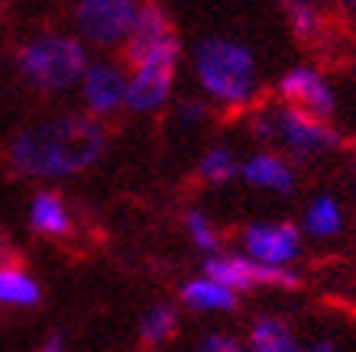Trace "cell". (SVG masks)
Returning a JSON list of instances; mask_svg holds the SVG:
<instances>
[{
    "instance_id": "obj_3",
    "label": "cell",
    "mask_w": 356,
    "mask_h": 352,
    "mask_svg": "<svg viewBox=\"0 0 356 352\" xmlns=\"http://www.w3.org/2000/svg\"><path fill=\"white\" fill-rule=\"evenodd\" d=\"M191 74L211 107L224 113H246L259 103L263 65L256 49L234 36H204L191 49Z\"/></svg>"
},
{
    "instance_id": "obj_19",
    "label": "cell",
    "mask_w": 356,
    "mask_h": 352,
    "mask_svg": "<svg viewBox=\"0 0 356 352\" xmlns=\"http://www.w3.org/2000/svg\"><path fill=\"white\" fill-rule=\"evenodd\" d=\"M181 226H185L188 240L195 246L201 255H217V252H224V236H220V226L214 223V217L201 207H191L185 210L181 217Z\"/></svg>"
},
{
    "instance_id": "obj_15",
    "label": "cell",
    "mask_w": 356,
    "mask_h": 352,
    "mask_svg": "<svg viewBox=\"0 0 356 352\" xmlns=\"http://www.w3.org/2000/svg\"><path fill=\"white\" fill-rule=\"evenodd\" d=\"M301 233L305 240L314 242H334L347 230V210L337 194H314L301 210Z\"/></svg>"
},
{
    "instance_id": "obj_12",
    "label": "cell",
    "mask_w": 356,
    "mask_h": 352,
    "mask_svg": "<svg viewBox=\"0 0 356 352\" xmlns=\"http://www.w3.org/2000/svg\"><path fill=\"white\" fill-rule=\"evenodd\" d=\"M240 181L259 194L289 197L298 191V168L285 152L259 146L240 162Z\"/></svg>"
},
{
    "instance_id": "obj_21",
    "label": "cell",
    "mask_w": 356,
    "mask_h": 352,
    "mask_svg": "<svg viewBox=\"0 0 356 352\" xmlns=\"http://www.w3.org/2000/svg\"><path fill=\"white\" fill-rule=\"evenodd\" d=\"M191 352H250L243 336L227 333V330H207L204 336H197Z\"/></svg>"
},
{
    "instance_id": "obj_4",
    "label": "cell",
    "mask_w": 356,
    "mask_h": 352,
    "mask_svg": "<svg viewBox=\"0 0 356 352\" xmlns=\"http://www.w3.org/2000/svg\"><path fill=\"white\" fill-rule=\"evenodd\" d=\"M88 62L91 56H88L85 42L75 33H58V29L36 33L13 49V68H17L19 81L49 97L75 91Z\"/></svg>"
},
{
    "instance_id": "obj_2",
    "label": "cell",
    "mask_w": 356,
    "mask_h": 352,
    "mask_svg": "<svg viewBox=\"0 0 356 352\" xmlns=\"http://www.w3.org/2000/svg\"><path fill=\"white\" fill-rule=\"evenodd\" d=\"M178 62H181V39L169 10L159 0H143L130 39L123 42L127 110L136 117L165 110L175 94Z\"/></svg>"
},
{
    "instance_id": "obj_1",
    "label": "cell",
    "mask_w": 356,
    "mask_h": 352,
    "mask_svg": "<svg viewBox=\"0 0 356 352\" xmlns=\"http://www.w3.org/2000/svg\"><path fill=\"white\" fill-rule=\"evenodd\" d=\"M107 152V126L85 110L46 113L19 126L7 142V165L19 178H75Z\"/></svg>"
},
{
    "instance_id": "obj_5",
    "label": "cell",
    "mask_w": 356,
    "mask_h": 352,
    "mask_svg": "<svg viewBox=\"0 0 356 352\" xmlns=\"http://www.w3.org/2000/svg\"><path fill=\"white\" fill-rule=\"evenodd\" d=\"M272 146L298 165V162H321L340 149V133L330 126V120L314 117L308 110H298L291 103H272Z\"/></svg>"
},
{
    "instance_id": "obj_18",
    "label": "cell",
    "mask_w": 356,
    "mask_h": 352,
    "mask_svg": "<svg viewBox=\"0 0 356 352\" xmlns=\"http://www.w3.org/2000/svg\"><path fill=\"white\" fill-rule=\"evenodd\" d=\"M178 333V310L165 301H156L140 317V340L146 346H165Z\"/></svg>"
},
{
    "instance_id": "obj_8",
    "label": "cell",
    "mask_w": 356,
    "mask_h": 352,
    "mask_svg": "<svg viewBox=\"0 0 356 352\" xmlns=\"http://www.w3.org/2000/svg\"><path fill=\"white\" fill-rule=\"evenodd\" d=\"M204 275L217 278L236 294L272 287V291H295L301 285V275L295 269H272L263 262H253L243 252H217L204 259Z\"/></svg>"
},
{
    "instance_id": "obj_23",
    "label": "cell",
    "mask_w": 356,
    "mask_h": 352,
    "mask_svg": "<svg viewBox=\"0 0 356 352\" xmlns=\"http://www.w3.org/2000/svg\"><path fill=\"white\" fill-rule=\"evenodd\" d=\"M36 352H65V343H62L58 336H49V340H46L42 346H39Z\"/></svg>"
},
{
    "instance_id": "obj_7",
    "label": "cell",
    "mask_w": 356,
    "mask_h": 352,
    "mask_svg": "<svg viewBox=\"0 0 356 352\" xmlns=\"http://www.w3.org/2000/svg\"><path fill=\"white\" fill-rule=\"evenodd\" d=\"M250 352H350L347 336L340 333H311L301 336L298 324L282 314H259L246 330Z\"/></svg>"
},
{
    "instance_id": "obj_16",
    "label": "cell",
    "mask_w": 356,
    "mask_h": 352,
    "mask_svg": "<svg viewBox=\"0 0 356 352\" xmlns=\"http://www.w3.org/2000/svg\"><path fill=\"white\" fill-rule=\"evenodd\" d=\"M42 301V285L26 265L0 262V307L7 310H33Z\"/></svg>"
},
{
    "instance_id": "obj_9",
    "label": "cell",
    "mask_w": 356,
    "mask_h": 352,
    "mask_svg": "<svg viewBox=\"0 0 356 352\" xmlns=\"http://www.w3.org/2000/svg\"><path fill=\"white\" fill-rule=\"evenodd\" d=\"M75 91L88 117L101 123L113 120L127 110V65L107 56L91 58Z\"/></svg>"
},
{
    "instance_id": "obj_11",
    "label": "cell",
    "mask_w": 356,
    "mask_h": 352,
    "mask_svg": "<svg viewBox=\"0 0 356 352\" xmlns=\"http://www.w3.org/2000/svg\"><path fill=\"white\" fill-rule=\"evenodd\" d=\"M275 94L282 103H291V107L324 117V120L337 113V91L330 87L324 72L314 65H291L289 72H282L275 81Z\"/></svg>"
},
{
    "instance_id": "obj_10",
    "label": "cell",
    "mask_w": 356,
    "mask_h": 352,
    "mask_svg": "<svg viewBox=\"0 0 356 352\" xmlns=\"http://www.w3.org/2000/svg\"><path fill=\"white\" fill-rule=\"evenodd\" d=\"M305 249V233L291 220H253L240 230V252L272 269H295Z\"/></svg>"
},
{
    "instance_id": "obj_6",
    "label": "cell",
    "mask_w": 356,
    "mask_h": 352,
    "mask_svg": "<svg viewBox=\"0 0 356 352\" xmlns=\"http://www.w3.org/2000/svg\"><path fill=\"white\" fill-rule=\"evenodd\" d=\"M140 7L143 0H75V36L101 52L123 49Z\"/></svg>"
},
{
    "instance_id": "obj_24",
    "label": "cell",
    "mask_w": 356,
    "mask_h": 352,
    "mask_svg": "<svg viewBox=\"0 0 356 352\" xmlns=\"http://www.w3.org/2000/svg\"><path fill=\"white\" fill-rule=\"evenodd\" d=\"M337 3H343V7H350V10H356V0H337Z\"/></svg>"
},
{
    "instance_id": "obj_17",
    "label": "cell",
    "mask_w": 356,
    "mask_h": 352,
    "mask_svg": "<svg viewBox=\"0 0 356 352\" xmlns=\"http://www.w3.org/2000/svg\"><path fill=\"white\" fill-rule=\"evenodd\" d=\"M240 162L243 158L236 156V149L230 142H211L197 158L195 175L204 185H230L240 178Z\"/></svg>"
},
{
    "instance_id": "obj_20",
    "label": "cell",
    "mask_w": 356,
    "mask_h": 352,
    "mask_svg": "<svg viewBox=\"0 0 356 352\" xmlns=\"http://www.w3.org/2000/svg\"><path fill=\"white\" fill-rule=\"evenodd\" d=\"M282 3H285V17L295 36L318 39V33L324 29V10L318 0H282Z\"/></svg>"
},
{
    "instance_id": "obj_13",
    "label": "cell",
    "mask_w": 356,
    "mask_h": 352,
    "mask_svg": "<svg viewBox=\"0 0 356 352\" xmlns=\"http://www.w3.org/2000/svg\"><path fill=\"white\" fill-rule=\"evenodd\" d=\"M29 230L42 236V240H68L75 233V217L72 207L58 191L52 187H39L36 194L29 197Z\"/></svg>"
},
{
    "instance_id": "obj_14",
    "label": "cell",
    "mask_w": 356,
    "mask_h": 352,
    "mask_svg": "<svg viewBox=\"0 0 356 352\" xmlns=\"http://www.w3.org/2000/svg\"><path fill=\"white\" fill-rule=\"evenodd\" d=\"M178 301H181V307H188L191 314H204V317L234 314L236 307H240V294L230 291L227 285H220L217 278H211V275H204V271L181 285Z\"/></svg>"
},
{
    "instance_id": "obj_25",
    "label": "cell",
    "mask_w": 356,
    "mask_h": 352,
    "mask_svg": "<svg viewBox=\"0 0 356 352\" xmlns=\"http://www.w3.org/2000/svg\"><path fill=\"white\" fill-rule=\"evenodd\" d=\"M353 197H356V156H353Z\"/></svg>"
},
{
    "instance_id": "obj_22",
    "label": "cell",
    "mask_w": 356,
    "mask_h": 352,
    "mask_svg": "<svg viewBox=\"0 0 356 352\" xmlns=\"http://www.w3.org/2000/svg\"><path fill=\"white\" fill-rule=\"evenodd\" d=\"M211 117V103L207 101H181L178 103V123L181 126H201Z\"/></svg>"
}]
</instances>
